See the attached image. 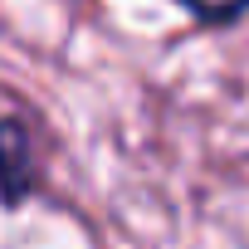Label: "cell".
Here are the masks:
<instances>
[{
    "mask_svg": "<svg viewBox=\"0 0 249 249\" xmlns=\"http://www.w3.org/2000/svg\"><path fill=\"white\" fill-rule=\"evenodd\" d=\"M39 191V152L30 122L5 112L0 117V210H20Z\"/></svg>",
    "mask_w": 249,
    "mask_h": 249,
    "instance_id": "obj_1",
    "label": "cell"
},
{
    "mask_svg": "<svg viewBox=\"0 0 249 249\" xmlns=\"http://www.w3.org/2000/svg\"><path fill=\"white\" fill-rule=\"evenodd\" d=\"M200 30H230L249 15V0H176Z\"/></svg>",
    "mask_w": 249,
    "mask_h": 249,
    "instance_id": "obj_2",
    "label": "cell"
}]
</instances>
